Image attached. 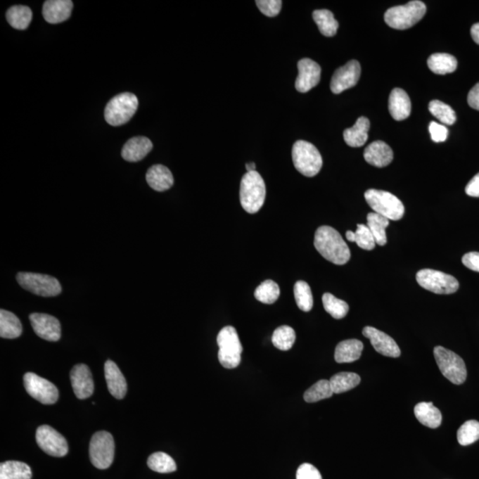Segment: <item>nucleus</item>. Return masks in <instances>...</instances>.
I'll return each instance as SVG.
<instances>
[{
	"label": "nucleus",
	"instance_id": "5",
	"mask_svg": "<svg viewBox=\"0 0 479 479\" xmlns=\"http://www.w3.org/2000/svg\"><path fill=\"white\" fill-rule=\"evenodd\" d=\"M217 343L219 347L220 364L229 369L237 368L241 363L243 345L241 344L236 329L232 326L222 328L217 335Z\"/></svg>",
	"mask_w": 479,
	"mask_h": 479
},
{
	"label": "nucleus",
	"instance_id": "44",
	"mask_svg": "<svg viewBox=\"0 0 479 479\" xmlns=\"http://www.w3.org/2000/svg\"><path fill=\"white\" fill-rule=\"evenodd\" d=\"M256 4L261 13L268 17L277 16L283 6L281 0H257Z\"/></svg>",
	"mask_w": 479,
	"mask_h": 479
},
{
	"label": "nucleus",
	"instance_id": "43",
	"mask_svg": "<svg viewBox=\"0 0 479 479\" xmlns=\"http://www.w3.org/2000/svg\"><path fill=\"white\" fill-rule=\"evenodd\" d=\"M355 243L363 250H372L376 247V240L368 226L359 224L355 232Z\"/></svg>",
	"mask_w": 479,
	"mask_h": 479
},
{
	"label": "nucleus",
	"instance_id": "25",
	"mask_svg": "<svg viewBox=\"0 0 479 479\" xmlns=\"http://www.w3.org/2000/svg\"><path fill=\"white\" fill-rule=\"evenodd\" d=\"M369 127L370 122L368 118L359 117L352 128L346 129L344 132L345 143L352 148L362 147L368 141Z\"/></svg>",
	"mask_w": 479,
	"mask_h": 479
},
{
	"label": "nucleus",
	"instance_id": "26",
	"mask_svg": "<svg viewBox=\"0 0 479 479\" xmlns=\"http://www.w3.org/2000/svg\"><path fill=\"white\" fill-rule=\"evenodd\" d=\"M416 419L424 426L436 429L442 423V414L433 402L418 403L414 407Z\"/></svg>",
	"mask_w": 479,
	"mask_h": 479
},
{
	"label": "nucleus",
	"instance_id": "47",
	"mask_svg": "<svg viewBox=\"0 0 479 479\" xmlns=\"http://www.w3.org/2000/svg\"><path fill=\"white\" fill-rule=\"evenodd\" d=\"M463 264L472 271L479 273V253H468L463 257Z\"/></svg>",
	"mask_w": 479,
	"mask_h": 479
},
{
	"label": "nucleus",
	"instance_id": "30",
	"mask_svg": "<svg viewBox=\"0 0 479 479\" xmlns=\"http://www.w3.org/2000/svg\"><path fill=\"white\" fill-rule=\"evenodd\" d=\"M32 471L22 461H8L0 464V479H32Z\"/></svg>",
	"mask_w": 479,
	"mask_h": 479
},
{
	"label": "nucleus",
	"instance_id": "20",
	"mask_svg": "<svg viewBox=\"0 0 479 479\" xmlns=\"http://www.w3.org/2000/svg\"><path fill=\"white\" fill-rule=\"evenodd\" d=\"M366 162L377 168L386 167L393 160V151L385 142L377 141L372 142L364 151Z\"/></svg>",
	"mask_w": 479,
	"mask_h": 479
},
{
	"label": "nucleus",
	"instance_id": "22",
	"mask_svg": "<svg viewBox=\"0 0 479 479\" xmlns=\"http://www.w3.org/2000/svg\"><path fill=\"white\" fill-rule=\"evenodd\" d=\"M412 105L409 94L400 88L392 91L389 97V111L397 121L405 120L409 117Z\"/></svg>",
	"mask_w": 479,
	"mask_h": 479
},
{
	"label": "nucleus",
	"instance_id": "37",
	"mask_svg": "<svg viewBox=\"0 0 479 479\" xmlns=\"http://www.w3.org/2000/svg\"><path fill=\"white\" fill-rule=\"evenodd\" d=\"M254 295L257 300L261 303L272 305L280 297V288L274 281H264L256 288Z\"/></svg>",
	"mask_w": 479,
	"mask_h": 479
},
{
	"label": "nucleus",
	"instance_id": "39",
	"mask_svg": "<svg viewBox=\"0 0 479 479\" xmlns=\"http://www.w3.org/2000/svg\"><path fill=\"white\" fill-rule=\"evenodd\" d=\"M333 394L334 392H333L331 382L328 380H319L305 392L304 399L308 403H314L328 399L333 396Z\"/></svg>",
	"mask_w": 479,
	"mask_h": 479
},
{
	"label": "nucleus",
	"instance_id": "52",
	"mask_svg": "<svg viewBox=\"0 0 479 479\" xmlns=\"http://www.w3.org/2000/svg\"><path fill=\"white\" fill-rule=\"evenodd\" d=\"M247 172H256V165L255 162H249L246 165Z\"/></svg>",
	"mask_w": 479,
	"mask_h": 479
},
{
	"label": "nucleus",
	"instance_id": "15",
	"mask_svg": "<svg viewBox=\"0 0 479 479\" xmlns=\"http://www.w3.org/2000/svg\"><path fill=\"white\" fill-rule=\"evenodd\" d=\"M30 324L36 334L44 340L57 342L62 336V327L58 319L46 314L30 315Z\"/></svg>",
	"mask_w": 479,
	"mask_h": 479
},
{
	"label": "nucleus",
	"instance_id": "14",
	"mask_svg": "<svg viewBox=\"0 0 479 479\" xmlns=\"http://www.w3.org/2000/svg\"><path fill=\"white\" fill-rule=\"evenodd\" d=\"M362 68L358 60H350L345 66L339 68L333 75L331 89L333 94H339L355 86L361 77Z\"/></svg>",
	"mask_w": 479,
	"mask_h": 479
},
{
	"label": "nucleus",
	"instance_id": "9",
	"mask_svg": "<svg viewBox=\"0 0 479 479\" xmlns=\"http://www.w3.org/2000/svg\"><path fill=\"white\" fill-rule=\"evenodd\" d=\"M16 280L25 290L40 297L52 298L62 293V286L59 281L51 275L19 273L16 275Z\"/></svg>",
	"mask_w": 479,
	"mask_h": 479
},
{
	"label": "nucleus",
	"instance_id": "8",
	"mask_svg": "<svg viewBox=\"0 0 479 479\" xmlns=\"http://www.w3.org/2000/svg\"><path fill=\"white\" fill-rule=\"evenodd\" d=\"M434 357L441 373L454 385H461L467 378V369L464 359L456 353L442 346L434 348Z\"/></svg>",
	"mask_w": 479,
	"mask_h": 479
},
{
	"label": "nucleus",
	"instance_id": "10",
	"mask_svg": "<svg viewBox=\"0 0 479 479\" xmlns=\"http://www.w3.org/2000/svg\"><path fill=\"white\" fill-rule=\"evenodd\" d=\"M89 454L91 464L100 470L111 466L115 456V441L108 431H98L91 438Z\"/></svg>",
	"mask_w": 479,
	"mask_h": 479
},
{
	"label": "nucleus",
	"instance_id": "16",
	"mask_svg": "<svg viewBox=\"0 0 479 479\" xmlns=\"http://www.w3.org/2000/svg\"><path fill=\"white\" fill-rule=\"evenodd\" d=\"M298 68V76L295 83V89L300 93H307L319 83L321 67L314 60L305 58L299 60Z\"/></svg>",
	"mask_w": 479,
	"mask_h": 479
},
{
	"label": "nucleus",
	"instance_id": "28",
	"mask_svg": "<svg viewBox=\"0 0 479 479\" xmlns=\"http://www.w3.org/2000/svg\"><path fill=\"white\" fill-rule=\"evenodd\" d=\"M23 333L21 321L13 312L0 311V336L2 338L15 339L19 338Z\"/></svg>",
	"mask_w": 479,
	"mask_h": 479
},
{
	"label": "nucleus",
	"instance_id": "3",
	"mask_svg": "<svg viewBox=\"0 0 479 479\" xmlns=\"http://www.w3.org/2000/svg\"><path fill=\"white\" fill-rule=\"evenodd\" d=\"M426 6L419 0L410 1L404 6H394L387 10L385 21L390 28L407 30L416 25L426 13Z\"/></svg>",
	"mask_w": 479,
	"mask_h": 479
},
{
	"label": "nucleus",
	"instance_id": "36",
	"mask_svg": "<svg viewBox=\"0 0 479 479\" xmlns=\"http://www.w3.org/2000/svg\"><path fill=\"white\" fill-rule=\"evenodd\" d=\"M322 303L326 312L333 318L340 319L345 318L349 312V305L344 300L336 298L331 293H325L322 297Z\"/></svg>",
	"mask_w": 479,
	"mask_h": 479
},
{
	"label": "nucleus",
	"instance_id": "46",
	"mask_svg": "<svg viewBox=\"0 0 479 479\" xmlns=\"http://www.w3.org/2000/svg\"><path fill=\"white\" fill-rule=\"evenodd\" d=\"M297 479H322V477L314 465L304 464L298 468Z\"/></svg>",
	"mask_w": 479,
	"mask_h": 479
},
{
	"label": "nucleus",
	"instance_id": "31",
	"mask_svg": "<svg viewBox=\"0 0 479 479\" xmlns=\"http://www.w3.org/2000/svg\"><path fill=\"white\" fill-rule=\"evenodd\" d=\"M312 18H314L322 35L333 37L338 32V22L336 21L334 15L329 10H315L312 13Z\"/></svg>",
	"mask_w": 479,
	"mask_h": 479
},
{
	"label": "nucleus",
	"instance_id": "23",
	"mask_svg": "<svg viewBox=\"0 0 479 479\" xmlns=\"http://www.w3.org/2000/svg\"><path fill=\"white\" fill-rule=\"evenodd\" d=\"M153 143L146 137H134L124 144L122 149V156L127 162L141 161L152 151Z\"/></svg>",
	"mask_w": 479,
	"mask_h": 479
},
{
	"label": "nucleus",
	"instance_id": "4",
	"mask_svg": "<svg viewBox=\"0 0 479 479\" xmlns=\"http://www.w3.org/2000/svg\"><path fill=\"white\" fill-rule=\"evenodd\" d=\"M365 199L375 213L387 219H402L405 214V207L397 196L383 190L369 189L365 193Z\"/></svg>",
	"mask_w": 479,
	"mask_h": 479
},
{
	"label": "nucleus",
	"instance_id": "18",
	"mask_svg": "<svg viewBox=\"0 0 479 479\" xmlns=\"http://www.w3.org/2000/svg\"><path fill=\"white\" fill-rule=\"evenodd\" d=\"M363 336L369 338L373 349L383 356L397 358L400 356V349L393 338L383 331L375 328L366 327L363 329Z\"/></svg>",
	"mask_w": 479,
	"mask_h": 479
},
{
	"label": "nucleus",
	"instance_id": "11",
	"mask_svg": "<svg viewBox=\"0 0 479 479\" xmlns=\"http://www.w3.org/2000/svg\"><path fill=\"white\" fill-rule=\"evenodd\" d=\"M416 281L421 287L435 294H453L459 288L458 281L454 276L433 269L418 272Z\"/></svg>",
	"mask_w": 479,
	"mask_h": 479
},
{
	"label": "nucleus",
	"instance_id": "49",
	"mask_svg": "<svg viewBox=\"0 0 479 479\" xmlns=\"http://www.w3.org/2000/svg\"><path fill=\"white\" fill-rule=\"evenodd\" d=\"M465 192L471 197H479V173L468 183Z\"/></svg>",
	"mask_w": 479,
	"mask_h": 479
},
{
	"label": "nucleus",
	"instance_id": "6",
	"mask_svg": "<svg viewBox=\"0 0 479 479\" xmlns=\"http://www.w3.org/2000/svg\"><path fill=\"white\" fill-rule=\"evenodd\" d=\"M138 107V98L134 94H118L110 100L105 108V119L112 127H120L131 120Z\"/></svg>",
	"mask_w": 479,
	"mask_h": 479
},
{
	"label": "nucleus",
	"instance_id": "48",
	"mask_svg": "<svg viewBox=\"0 0 479 479\" xmlns=\"http://www.w3.org/2000/svg\"><path fill=\"white\" fill-rule=\"evenodd\" d=\"M468 103L472 108L479 111V83L475 84L468 93Z\"/></svg>",
	"mask_w": 479,
	"mask_h": 479
},
{
	"label": "nucleus",
	"instance_id": "7",
	"mask_svg": "<svg viewBox=\"0 0 479 479\" xmlns=\"http://www.w3.org/2000/svg\"><path fill=\"white\" fill-rule=\"evenodd\" d=\"M292 159L295 168L307 177L317 175L324 164L318 149L305 141L295 142L292 148Z\"/></svg>",
	"mask_w": 479,
	"mask_h": 479
},
{
	"label": "nucleus",
	"instance_id": "41",
	"mask_svg": "<svg viewBox=\"0 0 479 479\" xmlns=\"http://www.w3.org/2000/svg\"><path fill=\"white\" fill-rule=\"evenodd\" d=\"M429 110L441 123L452 125L456 121V114L449 105L440 101H433L429 104Z\"/></svg>",
	"mask_w": 479,
	"mask_h": 479
},
{
	"label": "nucleus",
	"instance_id": "1",
	"mask_svg": "<svg viewBox=\"0 0 479 479\" xmlns=\"http://www.w3.org/2000/svg\"><path fill=\"white\" fill-rule=\"evenodd\" d=\"M315 249L329 262L342 266L351 257L347 244L341 234L331 226L319 227L314 236Z\"/></svg>",
	"mask_w": 479,
	"mask_h": 479
},
{
	"label": "nucleus",
	"instance_id": "21",
	"mask_svg": "<svg viewBox=\"0 0 479 479\" xmlns=\"http://www.w3.org/2000/svg\"><path fill=\"white\" fill-rule=\"evenodd\" d=\"M73 8L70 0H49L43 6V15L46 21L52 25L65 22L69 19Z\"/></svg>",
	"mask_w": 479,
	"mask_h": 479
},
{
	"label": "nucleus",
	"instance_id": "29",
	"mask_svg": "<svg viewBox=\"0 0 479 479\" xmlns=\"http://www.w3.org/2000/svg\"><path fill=\"white\" fill-rule=\"evenodd\" d=\"M428 67L437 75H447L454 72L457 69V60L448 53H434L428 59Z\"/></svg>",
	"mask_w": 479,
	"mask_h": 479
},
{
	"label": "nucleus",
	"instance_id": "38",
	"mask_svg": "<svg viewBox=\"0 0 479 479\" xmlns=\"http://www.w3.org/2000/svg\"><path fill=\"white\" fill-rule=\"evenodd\" d=\"M295 341V332L290 326H281L275 329L272 342L274 345L281 351H288L293 346Z\"/></svg>",
	"mask_w": 479,
	"mask_h": 479
},
{
	"label": "nucleus",
	"instance_id": "50",
	"mask_svg": "<svg viewBox=\"0 0 479 479\" xmlns=\"http://www.w3.org/2000/svg\"><path fill=\"white\" fill-rule=\"evenodd\" d=\"M471 34L474 42L479 45V23L471 27Z\"/></svg>",
	"mask_w": 479,
	"mask_h": 479
},
{
	"label": "nucleus",
	"instance_id": "24",
	"mask_svg": "<svg viewBox=\"0 0 479 479\" xmlns=\"http://www.w3.org/2000/svg\"><path fill=\"white\" fill-rule=\"evenodd\" d=\"M146 179L149 186L158 192L166 191L174 184L172 172L161 165H156L149 168Z\"/></svg>",
	"mask_w": 479,
	"mask_h": 479
},
{
	"label": "nucleus",
	"instance_id": "19",
	"mask_svg": "<svg viewBox=\"0 0 479 479\" xmlns=\"http://www.w3.org/2000/svg\"><path fill=\"white\" fill-rule=\"evenodd\" d=\"M108 392L115 399H124L127 392V383L123 373L114 362L108 361L104 366Z\"/></svg>",
	"mask_w": 479,
	"mask_h": 479
},
{
	"label": "nucleus",
	"instance_id": "13",
	"mask_svg": "<svg viewBox=\"0 0 479 479\" xmlns=\"http://www.w3.org/2000/svg\"><path fill=\"white\" fill-rule=\"evenodd\" d=\"M36 440L39 447L51 456L63 457L69 452L65 438L49 426L37 428Z\"/></svg>",
	"mask_w": 479,
	"mask_h": 479
},
{
	"label": "nucleus",
	"instance_id": "17",
	"mask_svg": "<svg viewBox=\"0 0 479 479\" xmlns=\"http://www.w3.org/2000/svg\"><path fill=\"white\" fill-rule=\"evenodd\" d=\"M70 381L73 392L79 400H86L93 395L94 383L91 370L87 365L78 364L70 372Z\"/></svg>",
	"mask_w": 479,
	"mask_h": 479
},
{
	"label": "nucleus",
	"instance_id": "42",
	"mask_svg": "<svg viewBox=\"0 0 479 479\" xmlns=\"http://www.w3.org/2000/svg\"><path fill=\"white\" fill-rule=\"evenodd\" d=\"M457 440L461 446H468L479 440V423L470 420L460 427L457 433Z\"/></svg>",
	"mask_w": 479,
	"mask_h": 479
},
{
	"label": "nucleus",
	"instance_id": "2",
	"mask_svg": "<svg viewBox=\"0 0 479 479\" xmlns=\"http://www.w3.org/2000/svg\"><path fill=\"white\" fill-rule=\"evenodd\" d=\"M267 189L262 177L257 172H247L241 181L240 200L248 213H257L266 200Z\"/></svg>",
	"mask_w": 479,
	"mask_h": 479
},
{
	"label": "nucleus",
	"instance_id": "45",
	"mask_svg": "<svg viewBox=\"0 0 479 479\" xmlns=\"http://www.w3.org/2000/svg\"><path fill=\"white\" fill-rule=\"evenodd\" d=\"M429 131L431 139L437 143L447 141L448 136V130L445 125L436 123V122H431L429 125Z\"/></svg>",
	"mask_w": 479,
	"mask_h": 479
},
{
	"label": "nucleus",
	"instance_id": "32",
	"mask_svg": "<svg viewBox=\"0 0 479 479\" xmlns=\"http://www.w3.org/2000/svg\"><path fill=\"white\" fill-rule=\"evenodd\" d=\"M6 19L13 28L25 30L28 28L30 23H32V9L26 6H12L6 13Z\"/></svg>",
	"mask_w": 479,
	"mask_h": 479
},
{
	"label": "nucleus",
	"instance_id": "40",
	"mask_svg": "<svg viewBox=\"0 0 479 479\" xmlns=\"http://www.w3.org/2000/svg\"><path fill=\"white\" fill-rule=\"evenodd\" d=\"M294 295L299 309L303 312H310L314 307V298L310 286L303 281L295 284Z\"/></svg>",
	"mask_w": 479,
	"mask_h": 479
},
{
	"label": "nucleus",
	"instance_id": "12",
	"mask_svg": "<svg viewBox=\"0 0 479 479\" xmlns=\"http://www.w3.org/2000/svg\"><path fill=\"white\" fill-rule=\"evenodd\" d=\"M23 380L27 392L44 405H53L59 399V390L49 380L34 373H26Z\"/></svg>",
	"mask_w": 479,
	"mask_h": 479
},
{
	"label": "nucleus",
	"instance_id": "34",
	"mask_svg": "<svg viewBox=\"0 0 479 479\" xmlns=\"http://www.w3.org/2000/svg\"><path fill=\"white\" fill-rule=\"evenodd\" d=\"M331 382L333 392L339 394L355 388L361 383V377L355 373L342 372L333 376Z\"/></svg>",
	"mask_w": 479,
	"mask_h": 479
},
{
	"label": "nucleus",
	"instance_id": "35",
	"mask_svg": "<svg viewBox=\"0 0 479 479\" xmlns=\"http://www.w3.org/2000/svg\"><path fill=\"white\" fill-rule=\"evenodd\" d=\"M148 466L158 473H172L177 470L175 461L169 454L158 452L151 455L148 460Z\"/></svg>",
	"mask_w": 479,
	"mask_h": 479
},
{
	"label": "nucleus",
	"instance_id": "51",
	"mask_svg": "<svg viewBox=\"0 0 479 479\" xmlns=\"http://www.w3.org/2000/svg\"><path fill=\"white\" fill-rule=\"evenodd\" d=\"M345 236H346V238H347V240L349 241V242L355 243V232H352V231H347V232H346Z\"/></svg>",
	"mask_w": 479,
	"mask_h": 479
},
{
	"label": "nucleus",
	"instance_id": "33",
	"mask_svg": "<svg viewBox=\"0 0 479 479\" xmlns=\"http://www.w3.org/2000/svg\"><path fill=\"white\" fill-rule=\"evenodd\" d=\"M366 220L368 227L375 238L377 245L385 246L387 243L385 230L390 225V220L375 212L369 213Z\"/></svg>",
	"mask_w": 479,
	"mask_h": 479
},
{
	"label": "nucleus",
	"instance_id": "27",
	"mask_svg": "<svg viewBox=\"0 0 479 479\" xmlns=\"http://www.w3.org/2000/svg\"><path fill=\"white\" fill-rule=\"evenodd\" d=\"M363 351L362 342L349 339L339 343L335 351V359L338 363H351L361 358Z\"/></svg>",
	"mask_w": 479,
	"mask_h": 479
}]
</instances>
